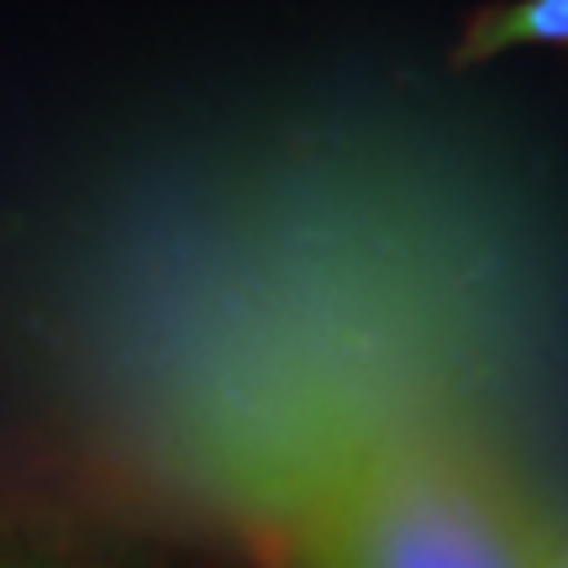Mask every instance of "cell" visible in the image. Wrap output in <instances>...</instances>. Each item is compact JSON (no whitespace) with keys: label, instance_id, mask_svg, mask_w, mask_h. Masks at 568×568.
Returning <instances> with one entry per match:
<instances>
[{"label":"cell","instance_id":"obj_3","mask_svg":"<svg viewBox=\"0 0 568 568\" xmlns=\"http://www.w3.org/2000/svg\"><path fill=\"white\" fill-rule=\"evenodd\" d=\"M510 48H568V0H506L474 17L458 63H479Z\"/></svg>","mask_w":568,"mask_h":568},{"label":"cell","instance_id":"obj_4","mask_svg":"<svg viewBox=\"0 0 568 568\" xmlns=\"http://www.w3.org/2000/svg\"><path fill=\"white\" fill-rule=\"evenodd\" d=\"M548 568H568V516H548Z\"/></svg>","mask_w":568,"mask_h":568},{"label":"cell","instance_id":"obj_1","mask_svg":"<svg viewBox=\"0 0 568 568\" xmlns=\"http://www.w3.org/2000/svg\"><path fill=\"white\" fill-rule=\"evenodd\" d=\"M527 205L406 138L274 142L126 232L80 337L190 406L237 489L353 426L479 437L568 353V258Z\"/></svg>","mask_w":568,"mask_h":568},{"label":"cell","instance_id":"obj_2","mask_svg":"<svg viewBox=\"0 0 568 568\" xmlns=\"http://www.w3.org/2000/svg\"><path fill=\"white\" fill-rule=\"evenodd\" d=\"M237 500L280 568H548V510L527 506L479 437L443 426L322 437Z\"/></svg>","mask_w":568,"mask_h":568}]
</instances>
